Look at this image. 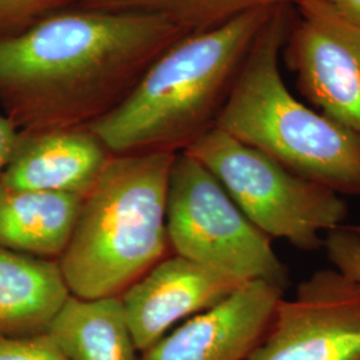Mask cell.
I'll return each instance as SVG.
<instances>
[{
  "mask_svg": "<svg viewBox=\"0 0 360 360\" xmlns=\"http://www.w3.org/2000/svg\"><path fill=\"white\" fill-rule=\"evenodd\" d=\"M191 32L163 15L74 7L0 39V111L19 131L89 127Z\"/></svg>",
  "mask_w": 360,
  "mask_h": 360,
  "instance_id": "cell-1",
  "label": "cell"
},
{
  "mask_svg": "<svg viewBox=\"0 0 360 360\" xmlns=\"http://www.w3.org/2000/svg\"><path fill=\"white\" fill-rule=\"evenodd\" d=\"M275 8L179 39L89 129L112 155L184 151L215 127L247 52Z\"/></svg>",
  "mask_w": 360,
  "mask_h": 360,
  "instance_id": "cell-2",
  "label": "cell"
},
{
  "mask_svg": "<svg viewBox=\"0 0 360 360\" xmlns=\"http://www.w3.org/2000/svg\"><path fill=\"white\" fill-rule=\"evenodd\" d=\"M294 7H276L245 55L215 127L297 175L339 195L360 196V138L300 102L281 58Z\"/></svg>",
  "mask_w": 360,
  "mask_h": 360,
  "instance_id": "cell-3",
  "label": "cell"
},
{
  "mask_svg": "<svg viewBox=\"0 0 360 360\" xmlns=\"http://www.w3.org/2000/svg\"><path fill=\"white\" fill-rule=\"evenodd\" d=\"M176 154L112 155L83 198L58 263L71 295L120 296L167 254V191Z\"/></svg>",
  "mask_w": 360,
  "mask_h": 360,
  "instance_id": "cell-4",
  "label": "cell"
},
{
  "mask_svg": "<svg viewBox=\"0 0 360 360\" xmlns=\"http://www.w3.org/2000/svg\"><path fill=\"white\" fill-rule=\"evenodd\" d=\"M181 153L203 165L270 239L316 251L323 248L324 236L347 219L342 195L297 175L217 127Z\"/></svg>",
  "mask_w": 360,
  "mask_h": 360,
  "instance_id": "cell-5",
  "label": "cell"
},
{
  "mask_svg": "<svg viewBox=\"0 0 360 360\" xmlns=\"http://www.w3.org/2000/svg\"><path fill=\"white\" fill-rule=\"evenodd\" d=\"M168 243L174 254L242 282L283 288L290 272L271 239L233 203L217 178L193 156L178 153L169 171Z\"/></svg>",
  "mask_w": 360,
  "mask_h": 360,
  "instance_id": "cell-6",
  "label": "cell"
},
{
  "mask_svg": "<svg viewBox=\"0 0 360 360\" xmlns=\"http://www.w3.org/2000/svg\"><path fill=\"white\" fill-rule=\"evenodd\" d=\"M282 58L303 98L360 138V26L327 0H300Z\"/></svg>",
  "mask_w": 360,
  "mask_h": 360,
  "instance_id": "cell-7",
  "label": "cell"
},
{
  "mask_svg": "<svg viewBox=\"0 0 360 360\" xmlns=\"http://www.w3.org/2000/svg\"><path fill=\"white\" fill-rule=\"evenodd\" d=\"M245 360H360L359 284L334 267L312 272Z\"/></svg>",
  "mask_w": 360,
  "mask_h": 360,
  "instance_id": "cell-8",
  "label": "cell"
},
{
  "mask_svg": "<svg viewBox=\"0 0 360 360\" xmlns=\"http://www.w3.org/2000/svg\"><path fill=\"white\" fill-rule=\"evenodd\" d=\"M283 296L274 284L247 282L165 335L141 360H245L262 343Z\"/></svg>",
  "mask_w": 360,
  "mask_h": 360,
  "instance_id": "cell-9",
  "label": "cell"
},
{
  "mask_svg": "<svg viewBox=\"0 0 360 360\" xmlns=\"http://www.w3.org/2000/svg\"><path fill=\"white\" fill-rule=\"evenodd\" d=\"M245 282L174 254L120 295L135 346L153 347L176 323L224 300Z\"/></svg>",
  "mask_w": 360,
  "mask_h": 360,
  "instance_id": "cell-10",
  "label": "cell"
},
{
  "mask_svg": "<svg viewBox=\"0 0 360 360\" xmlns=\"http://www.w3.org/2000/svg\"><path fill=\"white\" fill-rule=\"evenodd\" d=\"M111 156L89 127L19 131L13 156L0 176V186L84 198Z\"/></svg>",
  "mask_w": 360,
  "mask_h": 360,
  "instance_id": "cell-11",
  "label": "cell"
},
{
  "mask_svg": "<svg viewBox=\"0 0 360 360\" xmlns=\"http://www.w3.org/2000/svg\"><path fill=\"white\" fill-rule=\"evenodd\" d=\"M70 296L58 260L0 248V336L47 333Z\"/></svg>",
  "mask_w": 360,
  "mask_h": 360,
  "instance_id": "cell-12",
  "label": "cell"
},
{
  "mask_svg": "<svg viewBox=\"0 0 360 360\" xmlns=\"http://www.w3.org/2000/svg\"><path fill=\"white\" fill-rule=\"evenodd\" d=\"M83 198L0 186V248L58 260L74 231Z\"/></svg>",
  "mask_w": 360,
  "mask_h": 360,
  "instance_id": "cell-13",
  "label": "cell"
},
{
  "mask_svg": "<svg viewBox=\"0 0 360 360\" xmlns=\"http://www.w3.org/2000/svg\"><path fill=\"white\" fill-rule=\"evenodd\" d=\"M47 334L68 360H138L120 296H70Z\"/></svg>",
  "mask_w": 360,
  "mask_h": 360,
  "instance_id": "cell-14",
  "label": "cell"
},
{
  "mask_svg": "<svg viewBox=\"0 0 360 360\" xmlns=\"http://www.w3.org/2000/svg\"><path fill=\"white\" fill-rule=\"evenodd\" d=\"M300 0H82L77 7L163 15L188 32L205 31L224 25L243 13L294 7Z\"/></svg>",
  "mask_w": 360,
  "mask_h": 360,
  "instance_id": "cell-15",
  "label": "cell"
},
{
  "mask_svg": "<svg viewBox=\"0 0 360 360\" xmlns=\"http://www.w3.org/2000/svg\"><path fill=\"white\" fill-rule=\"evenodd\" d=\"M80 3L82 0H0V39L15 37L44 18Z\"/></svg>",
  "mask_w": 360,
  "mask_h": 360,
  "instance_id": "cell-16",
  "label": "cell"
},
{
  "mask_svg": "<svg viewBox=\"0 0 360 360\" xmlns=\"http://www.w3.org/2000/svg\"><path fill=\"white\" fill-rule=\"evenodd\" d=\"M323 248L331 267L360 285L359 236L347 226H342L324 236Z\"/></svg>",
  "mask_w": 360,
  "mask_h": 360,
  "instance_id": "cell-17",
  "label": "cell"
},
{
  "mask_svg": "<svg viewBox=\"0 0 360 360\" xmlns=\"http://www.w3.org/2000/svg\"><path fill=\"white\" fill-rule=\"evenodd\" d=\"M0 360H68L50 335L0 336Z\"/></svg>",
  "mask_w": 360,
  "mask_h": 360,
  "instance_id": "cell-18",
  "label": "cell"
},
{
  "mask_svg": "<svg viewBox=\"0 0 360 360\" xmlns=\"http://www.w3.org/2000/svg\"><path fill=\"white\" fill-rule=\"evenodd\" d=\"M19 136V129L0 111V176L7 167Z\"/></svg>",
  "mask_w": 360,
  "mask_h": 360,
  "instance_id": "cell-19",
  "label": "cell"
},
{
  "mask_svg": "<svg viewBox=\"0 0 360 360\" xmlns=\"http://www.w3.org/2000/svg\"><path fill=\"white\" fill-rule=\"evenodd\" d=\"M327 1L342 18L360 26V0H327Z\"/></svg>",
  "mask_w": 360,
  "mask_h": 360,
  "instance_id": "cell-20",
  "label": "cell"
},
{
  "mask_svg": "<svg viewBox=\"0 0 360 360\" xmlns=\"http://www.w3.org/2000/svg\"><path fill=\"white\" fill-rule=\"evenodd\" d=\"M348 229L354 233H356L360 238V224H352V226H347Z\"/></svg>",
  "mask_w": 360,
  "mask_h": 360,
  "instance_id": "cell-21",
  "label": "cell"
}]
</instances>
